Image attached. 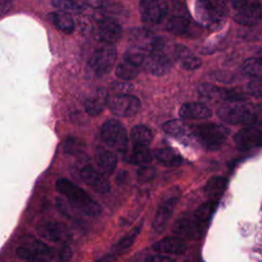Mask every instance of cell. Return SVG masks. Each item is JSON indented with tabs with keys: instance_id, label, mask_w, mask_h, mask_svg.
Here are the masks:
<instances>
[{
	"instance_id": "obj_7",
	"label": "cell",
	"mask_w": 262,
	"mask_h": 262,
	"mask_svg": "<svg viewBox=\"0 0 262 262\" xmlns=\"http://www.w3.org/2000/svg\"><path fill=\"white\" fill-rule=\"evenodd\" d=\"M117 59V50L114 45L104 44L96 49L89 59V64L92 71L98 75L110 73Z\"/></svg>"
},
{
	"instance_id": "obj_20",
	"label": "cell",
	"mask_w": 262,
	"mask_h": 262,
	"mask_svg": "<svg viewBox=\"0 0 262 262\" xmlns=\"http://www.w3.org/2000/svg\"><path fill=\"white\" fill-rule=\"evenodd\" d=\"M152 250L168 255H182L187 250L185 241L178 236H166L152 245Z\"/></svg>"
},
{
	"instance_id": "obj_15",
	"label": "cell",
	"mask_w": 262,
	"mask_h": 262,
	"mask_svg": "<svg viewBox=\"0 0 262 262\" xmlns=\"http://www.w3.org/2000/svg\"><path fill=\"white\" fill-rule=\"evenodd\" d=\"M233 140L236 147L243 151L254 149L262 145V132L254 127H244L235 133Z\"/></svg>"
},
{
	"instance_id": "obj_31",
	"label": "cell",
	"mask_w": 262,
	"mask_h": 262,
	"mask_svg": "<svg viewBox=\"0 0 262 262\" xmlns=\"http://www.w3.org/2000/svg\"><path fill=\"white\" fill-rule=\"evenodd\" d=\"M189 26V19L187 16L182 14H176L169 18L166 28L167 31L174 35H182L187 31Z\"/></svg>"
},
{
	"instance_id": "obj_21",
	"label": "cell",
	"mask_w": 262,
	"mask_h": 262,
	"mask_svg": "<svg viewBox=\"0 0 262 262\" xmlns=\"http://www.w3.org/2000/svg\"><path fill=\"white\" fill-rule=\"evenodd\" d=\"M179 116L182 119L188 120H202L208 119L212 116V111L201 102L184 103L179 110Z\"/></svg>"
},
{
	"instance_id": "obj_14",
	"label": "cell",
	"mask_w": 262,
	"mask_h": 262,
	"mask_svg": "<svg viewBox=\"0 0 262 262\" xmlns=\"http://www.w3.org/2000/svg\"><path fill=\"white\" fill-rule=\"evenodd\" d=\"M199 93L202 97L211 100H224L229 102H237L244 100L246 97L243 93L236 90H229L220 88L211 84H203L199 88Z\"/></svg>"
},
{
	"instance_id": "obj_9",
	"label": "cell",
	"mask_w": 262,
	"mask_h": 262,
	"mask_svg": "<svg viewBox=\"0 0 262 262\" xmlns=\"http://www.w3.org/2000/svg\"><path fill=\"white\" fill-rule=\"evenodd\" d=\"M17 257L25 261H32L36 258H47L52 255V249L42 241L28 236L23 244L16 248Z\"/></svg>"
},
{
	"instance_id": "obj_11",
	"label": "cell",
	"mask_w": 262,
	"mask_h": 262,
	"mask_svg": "<svg viewBox=\"0 0 262 262\" xmlns=\"http://www.w3.org/2000/svg\"><path fill=\"white\" fill-rule=\"evenodd\" d=\"M139 10L141 18L148 24L161 23L168 12L166 0H140Z\"/></svg>"
},
{
	"instance_id": "obj_24",
	"label": "cell",
	"mask_w": 262,
	"mask_h": 262,
	"mask_svg": "<svg viewBox=\"0 0 262 262\" xmlns=\"http://www.w3.org/2000/svg\"><path fill=\"white\" fill-rule=\"evenodd\" d=\"M50 21L60 31L70 34L74 31L75 24L72 15L70 12L62 11V10H57L54 12H51L48 15Z\"/></svg>"
},
{
	"instance_id": "obj_26",
	"label": "cell",
	"mask_w": 262,
	"mask_h": 262,
	"mask_svg": "<svg viewBox=\"0 0 262 262\" xmlns=\"http://www.w3.org/2000/svg\"><path fill=\"white\" fill-rule=\"evenodd\" d=\"M108 97L106 92L102 89L97 90V94L94 97H90L85 101V111L90 116H97L101 113L105 103H107Z\"/></svg>"
},
{
	"instance_id": "obj_3",
	"label": "cell",
	"mask_w": 262,
	"mask_h": 262,
	"mask_svg": "<svg viewBox=\"0 0 262 262\" xmlns=\"http://www.w3.org/2000/svg\"><path fill=\"white\" fill-rule=\"evenodd\" d=\"M233 18L243 26L252 27L262 20V3L260 0H228Z\"/></svg>"
},
{
	"instance_id": "obj_34",
	"label": "cell",
	"mask_w": 262,
	"mask_h": 262,
	"mask_svg": "<svg viewBox=\"0 0 262 262\" xmlns=\"http://www.w3.org/2000/svg\"><path fill=\"white\" fill-rule=\"evenodd\" d=\"M142 227V223L138 224L137 226H135L130 232H128L123 238H121L115 246H114V251L115 252H122L125 251L126 249H128L129 247H131L133 245V243L135 242L137 235L139 234L140 230Z\"/></svg>"
},
{
	"instance_id": "obj_25",
	"label": "cell",
	"mask_w": 262,
	"mask_h": 262,
	"mask_svg": "<svg viewBox=\"0 0 262 262\" xmlns=\"http://www.w3.org/2000/svg\"><path fill=\"white\" fill-rule=\"evenodd\" d=\"M175 54L180 60L181 67L188 71L196 70L201 67V59L194 55L183 45H177L175 47Z\"/></svg>"
},
{
	"instance_id": "obj_37",
	"label": "cell",
	"mask_w": 262,
	"mask_h": 262,
	"mask_svg": "<svg viewBox=\"0 0 262 262\" xmlns=\"http://www.w3.org/2000/svg\"><path fill=\"white\" fill-rule=\"evenodd\" d=\"M136 175H137V179L138 181L142 182V183H145V182H149L151 181L155 176H156V170L155 168L150 167V166H141L137 172H136Z\"/></svg>"
},
{
	"instance_id": "obj_27",
	"label": "cell",
	"mask_w": 262,
	"mask_h": 262,
	"mask_svg": "<svg viewBox=\"0 0 262 262\" xmlns=\"http://www.w3.org/2000/svg\"><path fill=\"white\" fill-rule=\"evenodd\" d=\"M227 185V179L222 176H213L210 178L205 184L204 190L207 195L213 198L212 201H216V199L220 198L224 192Z\"/></svg>"
},
{
	"instance_id": "obj_39",
	"label": "cell",
	"mask_w": 262,
	"mask_h": 262,
	"mask_svg": "<svg viewBox=\"0 0 262 262\" xmlns=\"http://www.w3.org/2000/svg\"><path fill=\"white\" fill-rule=\"evenodd\" d=\"M144 262H176L173 258L167 255H150L148 256Z\"/></svg>"
},
{
	"instance_id": "obj_17",
	"label": "cell",
	"mask_w": 262,
	"mask_h": 262,
	"mask_svg": "<svg viewBox=\"0 0 262 262\" xmlns=\"http://www.w3.org/2000/svg\"><path fill=\"white\" fill-rule=\"evenodd\" d=\"M79 176L81 180L87 185L91 186L95 191L99 193H106L111 189L110 182L102 174L96 171L91 165H84L79 170Z\"/></svg>"
},
{
	"instance_id": "obj_22",
	"label": "cell",
	"mask_w": 262,
	"mask_h": 262,
	"mask_svg": "<svg viewBox=\"0 0 262 262\" xmlns=\"http://www.w3.org/2000/svg\"><path fill=\"white\" fill-rule=\"evenodd\" d=\"M163 129L166 133L179 140H188V138L193 136L192 128L181 120L168 121L163 125Z\"/></svg>"
},
{
	"instance_id": "obj_41",
	"label": "cell",
	"mask_w": 262,
	"mask_h": 262,
	"mask_svg": "<svg viewBox=\"0 0 262 262\" xmlns=\"http://www.w3.org/2000/svg\"><path fill=\"white\" fill-rule=\"evenodd\" d=\"M30 262H49V261L46 258H36Z\"/></svg>"
},
{
	"instance_id": "obj_18",
	"label": "cell",
	"mask_w": 262,
	"mask_h": 262,
	"mask_svg": "<svg viewBox=\"0 0 262 262\" xmlns=\"http://www.w3.org/2000/svg\"><path fill=\"white\" fill-rule=\"evenodd\" d=\"M132 40L135 43V47L141 51L147 53L154 51H162L164 49V41L145 30H136L132 34Z\"/></svg>"
},
{
	"instance_id": "obj_35",
	"label": "cell",
	"mask_w": 262,
	"mask_h": 262,
	"mask_svg": "<svg viewBox=\"0 0 262 262\" xmlns=\"http://www.w3.org/2000/svg\"><path fill=\"white\" fill-rule=\"evenodd\" d=\"M51 3L55 8L67 12H77L83 8L76 0H51Z\"/></svg>"
},
{
	"instance_id": "obj_6",
	"label": "cell",
	"mask_w": 262,
	"mask_h": 262,
	"mask_svg": "<svg viewBox=\"0 0 262 262\" xmlns=\"http://www.w3.org/2000/svg\"><path fill=\"white\" fill-rule=\"evenodd\" d=\"M102 141L112 148L124 151L127 145V134L125 127L118 120L106 121L100 129Z\"/></svg>"
},
{
	"instance_id": "obj_29",
	"label": "cell",
	"mask_w": 262,
	"mask_h": 262,
	"mask_svg": "<svg viewBox=\"0 0 262 262\" xmlns=\"http://www.w3.org/2000/svg\"><path fill=\"white\" fill-rule=\"evenodd\" d=\"M216 207H217L216 201H209V202L202 204L195 210V212L193 213V216L202 227H204V228L206 227V225L210 221L211 217L213 216V213L215 212Z\"/></svg>"
},
{
	"instance_id": "obj_28",
	"label": "cell",
	"mask_w": 262,
	"mask_h": 262,
	"mask_svg": "<svg viewBox=\"0 0 262 262\" xmlns=\"http://www.w3.org/2000/svg\"><path fill=\"white\" fill-rule=\"evenodd\" d=\"M154 156L158 162L166 166H178L182 163V157L170 147L158 148L154 151Z\"/></svg>"
},
{
	"instance_id": "obj_8",
	"label": "cell",
	"mask_w": 262,
	"mask_h": 262,
	"mask_svg": "<svg viewBox=\"0 0 262 262\" xmlns=\"http://www.w3.org/2000/svg\"><path fill=\"white\" fill-rule=\"evenodd\" d=\"M107 105L111 112L119 117H132L140 110V101L136 96L127 93H118L108 97Z\"/></svg>"
},
{
	"instance_id": "obj_10",
	"label": "cell",
	"mask_w": 262,
	"mask_h": 262,
	"mask_svg": "<svg viewBox=\"0 0 262 262\" xmlns=\"http://www.w3.org/2000/svg\"><path fill=\"white\" fill-rule=\"evenodd\" d=\"M195 15L199 21L208 28H215L223 21L220 7L212 0H198Z\"/></svg>"
},
{
	"instance_id": "obj_12",
	"label": "cell",
	"mask_w": 262,
	"mask_h": 262,
	"mask_svg": "<svg viewBox=\"0 0 262 262\" xmlns=\"http://www.w3.org/2000/svg\"><path fill=\"white\" fill-rule=\"evenodd\" d=\"M172 230L178 237L195 239L201 237L204 227L200 225L193 215L183 214L175 221Z\"/></svg>"
},
{
	"instance_id": "obj_32",
	"label": "cell",
	"mask_w": 262,
	"mask_h": 262,
	"mask_svg": "<svg viewBox=\"0 0 262 262\" xmlns=\"http://www.w3.org/2000/svg\"><path fill=\"white\" fill-rule=\"evenodd\" d=\"M152 159V155L148 149V146L134 145L129 156V162L135 165H146Z\"/></svg>"
},
{
	"instance_id": "obj_30",
	"label": "cell",
	"mask_w": 262,
	"mask_h": 262,
	"mask_svg": "<svg viewBox=\"0 0 262 262\" xmlns=\"http://www.w3.org/2000/svg\"><path fill=\"white\" fill-rule=\"evenodd\" d=\"M131 139L134 145L148 146L152 140V133L148 127L137 125L131 131Z\"/></svg>"
},
{
	"instance_id": "obj_19",
	"label": "cell",
	"mask_w": 262,
	"mask_h": 262,
	"mask_svg": "<svg viewBox=\"0 0 262 262\" xmlns=\"http://www.w3.org/2000/svg\"><path fill=\"white\" fill-rule=\"evenodd\" d=\"M121 36L122 28L116 20L104 18L98 21L96 28V37L100 42L113 45L121 38Z\"/></svg>"
},
{
	"instance_id": "obj_2",
	"label": "cell",
	"mask_w": 262,
	"mask_h": 262,
	"mask_svg": "<svg viewBox=\"0 0 262 262\" xmlns=\"http://www.w3.org/2000/svg\"><path fill=\"white\" fill-rule=\"evenodd\" d=\"M193 136L209 149H217L229 135V129L216 123H205L192 127Z\"/></svg>"
},
{
	"instance_id": "obj_40",
	"label": "cell",
	"mask_w": 262,
	"mask_h": 262,
	"mask_svg": "<svg viewBox=\"0 0 262 262\" xmlns=\"http://www.w3.org/2000/svg\"><path fill=\"white\" fill-rule=\"evenodd\" d=\"M114 89L119 90L120 93H126V91L132 89V85H129L126 83H116L114 85Z\"/></svg>"
},
{
	"instance_id": "obj_16",
	"label": "cell",
	"mask_w": 262,
	"mask_h": 262,
	"mask_svg": "<svg viewBox=\"0 0 262 262\" xmlns=\"http://www.w3.org/2000/svg\"><path fill=\"white\" fill-rule=\"evenodd\" d=\"M142 67L151 75L163 76L170 71L172 62L170 58L163 52V50L154 51L145 55Z\"/></svg>"
},
{
	"instance_id": "obj_1",
	"label": "cell",
	"mask_w": 262,
	"mask_h": 262,
	"mask_svg": "<svg viewBox=\"0 0 262 262\" xmlns=\"http://www.w3.org/2000/svg\"><path fill=\"white\" fill-rule=\"evenodd\" d=\"M56 190L80 213L96 217L101 213L100 205L83 188L67 178H60L55 183Z\"/></svg>"
},
{
	"instance_id": "obj_5",
	"label": "cell",
	"mask_w": 262,
	"mask_h": 262,
	"mask_svg": "<svg viewBox=\"0 0 262 262\" xmlns=\"http://www.w3.org/2000/svg\"><path fill=\"white\" fill-rule=\"evenodd\" d=\"M218 117L230 125H253L257 121L255 112L247 104L229 102L217 111Z\"/></svg>"
},
{
	"instance_id": "obj_38",
	"label": "cell",
	"mask_w": 262,
	"mask_h": 262,
	"mask_svg": "<svg viewBox=\"0 0 262 262\" xmlns=\"http://www.w3.org/2000/svg\"><path fill=\"white\" fill-rule=\"evenodd\" d=\"M72 256H73L72 249L68 245H64L59 251L58 260L59 262H69L72 259Z\"/></svg>"
},
{
	"instance_id": "obj_33",
	"label": "cell",
	"mask_w": 262,
	"mask_h": 262,
	"mask_svg": "<svg viewBox=\"0 0 262 262\" xmlns=\"http://www.w3.org/2000/svg\"><path fill=\"white\" fill-rule=\"evenodd\" d=\"M139 68L138 66L123 59L122 62L117 67L116 69V74L119 78L123 80H131L136 78V76L139 74Z\"/></svg>"
},
{
	"instance_id": "obj_23",
	"label": "cell",
	"mask_w": 262,
	"mask_h": 262,
	"mask_svg": "<svg viewBox=\"0 0 262 262\" xmlns=\"http://www.w3.org/2000/svg\"><path fill=\"white\" fill-rule=\"evenodd\" d=\"M95 162L100 171L104 174H112L117 167V156L110 150L99 149L95 154Z\"/></svg>"
},
{
	"instance_id": "obj_4",
	"label": "cell",
	"mask_w": 262,
	"mask_h": 262,
	"mask_svg": "<svg viewBox=\"0 0 262 262\" xmlns=\"http://www.w3.org/2000/svg\"><path fill=\"white\" fill-rule=\"evenodd\" d=\"M179 198L180 191L177 187H171L163 194L152 221V229L155 232L161 233L166 228L173 215Z\"/></svg>"
},
{
	"instance_id": "obj_36",
	"label": "cell",
	"mask_w": 262,
	"mask_h": 262,
	"mask_svg": "<svg viewBox=\"0 0 262 262\" xmlns=\"http://www.w3.org/2000/svg\"><path fill=\"white\" fill-rule=\"evenodd\" d=\"M84 147H85V143L81 139L75 138V137L68 138L63 145L64 152L70 154V155L81 154L83 151Z\"/></svg>"
},
{
	"instance_id": "obj_13",
	"label": "cell",
	"mask_w": 262,
	"mask_h": 262,
	"mask_svg": "<svg viewBox=\"0 0 262 262\" xmlns=\"http://www.w3.org/2000/svg\"><path fill=\"white\" fill-rule=\"evenodd\" d=\"M36 231L41 238L52 243L66 242L70 237L68 228L59 222L42 221L36 226Z\"/></svg>"
}]
</instances>
